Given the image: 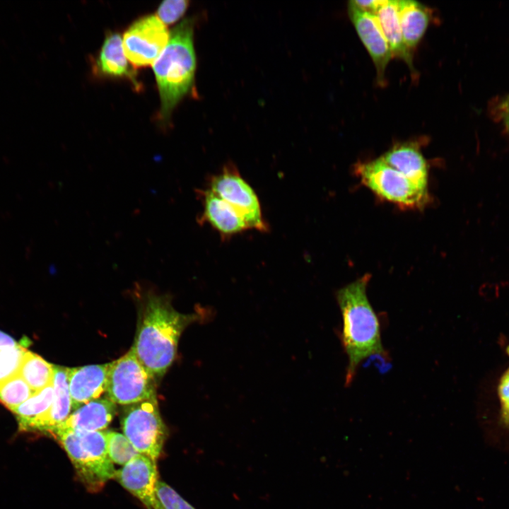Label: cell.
Masks as SVG:
<instances>
[{
    "label": "cell",
    "instance_id": "cell-1",
    "mask_svg": "<svg viewBox=\"0 0 509 509\" xmlns=\"http://www.w3.org/2000/svg\"><path fill=\"white\" fill-rule=\"evenodd\" d=\"M142 300L141 315L131 349L147 372L156 379L173 363L184 329L203 316L197 312H177L168 296L153 291L144 293Z\"/></svg>",
    "mask_w": 509,
    "mask_h": 509
},
{
    "label": "cell",
    "instance_id": "cell-2",
    "mask_svg": "<svg viewBox=\"0 0 509 509\" xmlns=\"http://www.w3.org/2000/svg\"><path fill=\"white\" fill-rule=\"evenodd\" d=\"M370 275L365 274L339 289L337 294L342 317L341 341L348 356L346 386L350 385L365 359L385 356L380 321L367 296Z\"/></svg>",
    "mask_w": 509,
    "mask_h": 509
},
{
    "label": "cell",
    "instance_id": "cell-3",
    "mask_svg": "<svg viewBox=\"0 0 509 509\" xmlns=\"http://www.w3.org/2000/svg\"><path fill=\"white\" fill-rule=\"evenodd\" d=\"M196 69L193 21L185 19L170 33L167 45L153 62L159 92L160 120L166 122L192 86Z\"/></svg>",
    "mask_w": 509,
    "mask_h": 509
},
{
    "label": "cell",
    "instance_id": "cell-4",
    "mask_svg": "<svg viewBox=\"0 0 509 509\" xmlns=\"http://www.w3.org/2000/svg\"><path fill=\"white\" fill-rule=\"evenodd\" d=\"M62 446L88 491L98 492L116 470L107 449L106 431L54 429L49 433Z\"/></svg>",
    "mask_w": 509,
    "mask_h": 509
},
{
    "label": "cell",
    "instance_id": "cell-5",
    "mask_svg": "<svg viewBox=\"0 0 509 509\" xmlns=\"http://www.w3.org/2000/svg\"><path fill=\"white\" fill-rule=\"evenodd\" d=\"M356 175L379 197L402 208L421 209L429 201L428 189L415 184L381 158L357 163Z\"/></svg>",
    "mask_w": 509,
    "mask_h": 509
},
{
    "label": "cell",
    "instance_id": "cell-6",
    "mask_svg": "<svg viewBox=\"0 0 509 509\" xmlns=\"http://www.w3.org/2000/svg\"><path fill=\"white\" fill-rule=\"evenodd\" d=\"M124 435L139 453L156 461L168 435L156 398L127 406L121 418Z\"/></svg>",
    "mask_w": 509,
    "mask_h": 509
},
{
    "label": "cell",
    "instance_id": "cell-7",
    "mask_svg": "<svg viewBox=\"0 0 509 509\" xmlns=\"http://www.w3.org/2000/svg\"><path fill=\"white\" fill-rule=\"evenodd\" d=\"M106 392L111 401L123 405L156 398L155 378L147 372L131 349L123 356L109 363Z\"/></svg>",
    "mask_w": 509,
    "mask_h": 509
},
{
    "label": "cell",
    "instance_id": "cell-8",
    "mask_svg": "<svg viewBox=\"0 0 509 509\" xmlns=\"http://www.w3.org/2000/svg\"><path fill=\"white\" fill-rule=\"evenodd\" d=\"M209 189L232 206L250 229L267 231L259 199L252 187L233 166L225 167L211 177Z\"/></svg>",
    "mask_w": 509,
    "mask_h": 509
},
{
    "label": "cell",
    "instance_id": "cell-9",
    "mask_svg": "<svg viewBox=\"0 0 509 509\" xmlns=\"http://www.w3.org/2000/svg\"><path fill=\"white\" fill-rule=\"evenodd\" d=\"M170 33L154 15L136 19L126 30L123 47L127 58L135 66H145L154 62L167 45Z\"/></svg>",
    "mask_w": 509,
    "mask_h": 509
},
{
    "label": "cell",
    "instance_id": "cell-10",
    "mask_svg": "<svg viewBox=\"0 0 509 509\" xmlns=\"http://www.w3.org/2000/svg\"><path fill=\"white\" fill-rule=\"evenodd\" d=\"M158 476L156 461L139 453L116 470L114 479L147 509H164L156 492Z\"/></svg>",
    "mask_w": 509,
    "mask_h": 509
},
{
    "label": "cell",
    "instance_id": "cell-11",
    "mask_svg": "<svg viewBox=\"0 0 509 509\" xmlns=\"http://www.w3.org/2000/svg\"><path fill=\"white\" fill-rule=\"evenodd\" d=\"M349 18L376 69L378 83L385 84L387 66L392 53L377 16L361 9L351 1L348 5Z\"/></svg>",
    "mask_w": 509,
    "mask_h": 509
},
{
    "label": "cell",
    "instance_id": "cell-12",
    "mask_svg": "<svg viewBox=\"0 0 509 509\" xmlns=\"http://www.w3.org/2000/svg\"><path fill=\"white\" fill-rule=\"evenodd\" d=\"M198 194L203 206L199 222L209 224L222 238H230L250 229L240 214L212 191L198 190Z\"/></svg>",
    "mask_w": 509,
    "mask_h": 509
},
{
    "label": "cell",
    "instance_id": "cell-13",
    "mask_svg": "<svg viewBox=\"0 0 509 509\" xmlns=\"http://www.w3.org/2000/svg\"><path fill=\"white\" fill-rule=\"evenodd\" d=\"M109 363L68 368L71 410L96 399L106 391Z\"/></svg>",
    "mask_w": 509,
    "mask_h": 509
},
{
    "label": "cell",
    "instance_id": "cell-14",
    "mask_svg": "<svg viewBox=\"0 0 509 509\" xmlns=\"http://www.w3.org/2000/svg\"><path fill=\"white\" fill-rule=\"evenodd\" d=\"M380 158L415 184L428 189V164L417 141L398 143Z\"/></svg>",
    "mask_w": 509,
    "mask_h": 509
},
{
    "label": "cell",
    "instance_id": "cell-15",
    "mask_svg": "<svg viewBox=\"0 0 509 509\" xmlns=\"http://www.w3.org/2000/svg\"><path fill=\"white\" fill-rule=\"evenodd\" d=\"M116 411L115 403L108 397H99L76 409L55 429L102 431L109 426Z\"/></svg>",
    "mask_w": 509,
    "mask_h": 509
},
{
    "label": "cell",
    "instance_id": "cell-16",
    "mask_svg": "<svg viewBox=\"0 0 509 509\" xmlns=\"http://www.w3.org/2000/svg\"><path fill=\"white\" fill-rule=\"evenodd\" d=\"M95 69L101 76L127 78L136 88L140 86L127 61L122 37L117 33L106 35L95 59Z\"/></svg>",
    "mask_w": 509,
    "mask_h": 509
},
{
    "label": "cell",
    "instance_id": "cell-17",
    "mask_svg": "<svg viewBox=\"0 0 509 509\" xmlns=\"http://www.w3.org/2000/svg\"><path fill=\"white\" fill-rule=\"evenodd\" d=\"M54 399L48 411L35 423L31 431L49 433L70 415L71 402L68 368L54 365Z\"/></svg>",
    "mask_w": 509,
    "mask_h": 509
},
{
    "label": "cell",
    "instance_id": "cell-18",
    "mask_svg": "<svg viewBox=\"0 0 509 509\" xmlns=\"http://www.w3.org/2000/svg\"><path fill=\"white\" fill-rule=\"evenodd\" d=\"M374 14L378 19L392 56L402 59L411 69H414L411 52L406 46L402 35L397 0H381Z\"/></svg>",
    "mask_w": 509,
    "mask_h": 509
},
{
    "label": "cell",
    "instance_id": "cell-19",
    "mask_svg": "<svg viewBox=\"0 0 509 509\" xmlns=\"http://www.w3.org/2000/svg\"><path fill=\"white\" fill-rule=\"evenodd\" d=\"M397 8L404 41L411 52L427 30L431 12L424 5L411 0H397Z\"/></svg>",
    "mask_w": 509,
    "mask_h": 509
},
{
    "label": "cell",
    "instance_id": "cell-20",
    "mask_svg": "<svg viewBox=\"0 0 509 509\" xmlns=\"http://www.w3.org/2000/svg\"><path fill=\"white\" fill-rule=\"evenodd\" d=\"M54 399L53 382L33 394L28 399L16 408L12 412L16 414L19 430L30 432L35 423L50 408Z\"/></svg>",
    "mask_w": 509,
    "mask_h": 509
},
{
    "label": "cell",
    "instance_id": "cell-21",
    "mask_svg": "<svg viewBox=\"0 0 509 509\" xmlns=\"http://www.w3.org/2000/svg\"><path fill=\"white\" fill-rule=\"evenodd\" d=\"M18 374L35 393L53 382L54 365L27 351Z\"/></svg>",
    "mask_w": 509,
    "mask_h": 509
},
{
    "label": "cell",
    "instance_id": "cell-22",
    "mask_svg": "<svg viewBox=\"0 0 509 509\" xmlns=\"http://www.w3.org/2000/svg\"><path fill=\"white\" fill-rule=\"evenodd\" d=\"M33 394L35 392L19 374L0 383V402L12 411Z\"/></svg>",
    "mask_w": 509,
    "mask_h": 509
},
{
    "label": "cell",
    "instance_id": "cell-23",
    "mask_svg": "<svg viewBox=\"0 0 509 509\" xmlns=\"http://www.w3.org/2000/svg\"><path fill=\"white\" fill-rule=\"evenodd\" d=\"M106 438L107 454L113 463L124 466L139 454L124 434L107 431Z\"/></svg>",
    "mask_w": 509,
    "mask_h": 509
},
{
    "label": "cell",
    "instance_id": "cell-24",
    "mask_svg": "<svg viewBox=\"0 0 509 509\" xmlns=\"http://www.w3.org/2000/svg\"><path fill=\"white\" fill-rule=\"evenodd\" d=\"M26 345L22 341L16 346L0 349V383L18 374L28 351Z\"/></svg>",
    "mask_w": 509,
    "mask_h": 509
},
{
    "label": "cell",
    "instance_id": "cell-25",
    "mask_svg": "<svg viewBox=\"0 0 509 509\" xmlns=\"http://www.w3.org/2000/svg\"><path fill=\"white\" fill-rule=\"evenodd\" d=\"M156 492L164 509H196L163 481H158Z\"/></svg>",
    "mask_w": 509,
    "mask_h": 509
},
{
    "label": "cell",
    "instance_id": "cell-26",
    "mask_svg": "<svg viewBox=\"0 0 509 509\" xmlns=\"http://www.w3.org/2000/svg\"><path fill=\"white\" fill-rule=\"evenodd\" d=\"M187 6L188 1L185 0L163 1L157 9L156 16L164 25L172 24L185 13Z\"/></svg>",
    "mask_w": 509,
    "mask_h": 509
},
{
    "label": "cell",
    "instance_id": "cell-27",
    "mask_svg": "<svg viewBox=\"0 0 509 509\" xmlns=\"http://www.w3.org/2000/svg\"><path fill=\"white\" fill-rule=\"evenodd\" d=\"M498 394L501 403L502 419L509 426V369L501 380Z\"/></svg>",
    "mask_w": 509,
    "mask_h": 509
},
{
    "label": "cell",
    "instance_id": "cell-28",
    "mask_svg": "<svg viewBox=\"0 0 509 509\" xmlns=\"http://www.w3.org/2000/svg\"><path fill=\"white\" fill-rule=\"evenodd\" d=\"M381 0H354L351 1L357 7L365 11L375 13L378 8Z\"/></svg>",
    "mask_w": 509,
    "mask_h": 509
},
{
    "label": "cell",
    "instance_id": "cell-29",
    "mask_svg": "<svg viewBox=\"0 0 509 509\" xmlns=\"http://www.w3.org/2000/svg\"><path fill=\"white\" fill-rule=\"evenodd\" d=\"M21 341L18 342L8 334L0 331V349L16 346L19 345Z\"/></svg>",
    "mask_w": 509,
    "mask_h": 509
},
{
    "label": "cell",
    "instance_id": "cell-30",
    "mask_svg": "<svg viewBox=\"0 0 509 509\" xmlns=\"http://www.w3.org/2000/svg\"><path fill=\"white\" fill-rule=\"evenodd\" d=\"M502 117L506 130L509 132V98L502 105Z\"/></svg>",
    "mask_w": 509,
    "mask_h": 509
},
{
    "label": "cell",
    "instance_id": "cell-31",
    "mask_svg": "<svg viewBox=\"0 0 509 509\" xmlns=\"http://www.w3.org/2000/svg\"><path fill=\"white\" fill-rule=\"evenodd\" d=\"M507 352H508V355H509V346H508V348H507Z\"/></svg>",
    "mask_w": 509,
    "mask_h": 509
}]
</instances>
